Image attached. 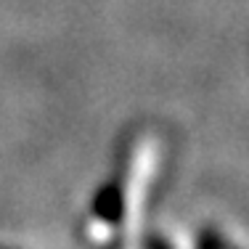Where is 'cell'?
I'll return each mask as SVG.
<instances>
[{"mask_svg": "<svg viewBox=\"0 0 249 249\" xmlns=\"http://www.w3.org/2000/svg\"><path fill=\"white\" fill-rule=\"evenodd\" d=\"M93 217L109 223V225H120L122 212H124V194L122 186L117 180H109L98 188V194L93 196V207H90Z\"/></svg>", "mask_w": 249, "mask_h": 249, "instance_id": "6da1fadb", "label": "cell"}, {"mask_svg": "<svg viewBox=\"0 0 249 249\" xmlns=\"http://www.w3.org/2000/svg\"><path fill=\"white\" fill-rule=\"evenodd\" d=\"M196 249H225V239L217 233L215 228H204V231L199 233Z\"/></svg>", "mask_w": 249, "mask_h": 249, "instance_id": "7a4b0ae2", "label": "cell"}, {"mask_svg": "<svg viewBox=\"0 0 249 249\" xmlns=\"http://www.w3.org/2000/svg\"><path fill=\"white\" fill-rule=\"evenodd\" d=\"M143 249H175L173 244H170L164 236H159V233H149L143 239Z\"/></svg>", "mask_w": 249, "mask_h": 249, "instance_id": "3957f363", "label": "cell"}, {"mask_svg": "<svg viewBox=\"0 0 249 249\" xmlns=\"http://www.w3.org/2000/svg\"><path fill=\"white\" fill-rule=\"evenodd\" d=\"M225 249H236V247H231V244H225Z\"/></svg>", "mask_w": 249, "mask_h": 249, "instance_id": "277c9868", "label": "cell"}, {"mask_svg": "<svg viewBox=\"0 0 249 249\" xmlns=\"http://www.w3.org/2000/svg\"><path fill=\"white\" fill-rule=\"evenodd\" d=\"M0 249H14V247H0Z\"/></svg>", "mask_w": 249, "mask_h": 249, "instance_id": "5b68a950", "label": "cell"}]
</instances>
